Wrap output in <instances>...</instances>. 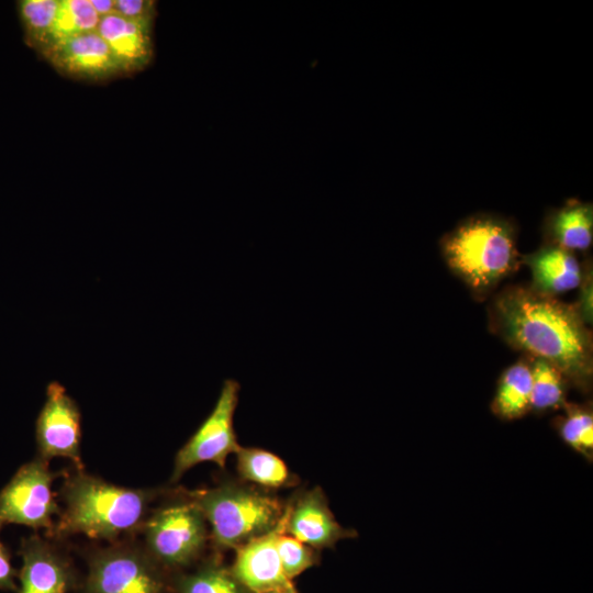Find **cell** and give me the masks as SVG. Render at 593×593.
I'll use <instances>...</instances> for the list:
<instances>
[{"instance_id": "6da1fadb", "label": "cell", "mask_w": 593, "mask_h": 593, "mask_svg": "<svg viewBox=\"0 0 593 593\" xmlns=\"http://www.w3.org/2000/svg\"><path fill=\"white\" fill-rule=\"evenodd\" d=\"M493 317L512 346L548 361L579 388H589L592 342L574 306L533 289L513 288L496 298Z\"/></svg>"}, {"instance_id": "7a4b0ae2", "label": "cell", "mask_w": 593, "mask_h": 593, "mask_svg": "<svg viewBox=\"0 0 593 593\" xmlns=\"http://www.w3.org/2000/svg\"><path fill=\"white\" fill-rule=\"evenodd\" d=\"M61 495L58 534L113 540L144 525L155 492L118 486L78 470L65 481Z\"/></svg>"}, {"instance_id": "3957f363", "label": "cell", "mask_w": 593, "mask_h": 593, "mask_svg": "<svg viewBox=\"0 0 593 593\" xmlns=\"http://www.w3.org/2000/svg\"><path fill=\"white\" fill-rule=\"evenodd\" d=\"M441 245L449 267L475 289L493 286L516 265L515 231L499 216L469 217Z\"/></svg>"}, {"instance_id": "277c9868", "label": "cell", "mask_w": 593, "mask_h": 593, "mask_svg": "<svg viewBox=\"0 0 593 593\" xmlns=\"http://www.w3.org/2000/svg\"><path fill=\"white\" fill-rule=\"evenodd\" d=\"M189 499L211 525L217 547L239 548L275 528L284 514L268 495L233 485L189 493Z\"/></svg>"}, {"instance_id": "5b68a950", "label": "cell", "mask_w": 593, "mask_h": 593, "mask_svg": "<svg viewBox=\"0 0 593 593\" xmlns=\"http://www.w3.org/2000/svg\"><path fill=\"white\" fill-rule=\"evenodd\" d=\"M47 460L36 458L20 467L0 491V527L18 524L35 529L54 528L53 517L61 510L53 494L56 478Z\"/></svg>"}, {"instance_id": "8992f818", "label": "cell", "mask_w": 593, "mask_h": 593, "mask_svg": "<svg viewBox=\"0 0 593 593\" xmlns=\"http://www.w3.org/2000/svg\"><path fill=\"white\" fill-rule=\"evenodd\" d=\"M144 528L149 552L169 567L189 564L206 539L205 518L190 500L158 510L146 518Z\"/></svg>"}, {"instance_id": "52a82bcc", "label": "cell", "mask_w": 593, "mask_h": 593, "mask_svg": "<svg viewBox=\"0 0 593 593\" xmlns=\"http://www.w3.org/2000/svg\"><path fill=\"white\" fill-rule=\"evenodd\" d=\"M238 394L239 383L234 379L225 380L212 412L178 451L171 475L172 482L204 461L223 467L228 455L238 450L240 446L234 430Z\"/></svg>"}, {"instance_id": "ba28073f", "label": "cell", "mask_w": 593, "mask_h": 593, "mask_svg": "<svg viewBox=\"0 0 593 593\" xmlns=\"http://www.w3.org/2000/svg\"><path fill=\"white\" fill-rule=\"evenodd\" d=\"M163 590L153 563L136 548H108L90 561L86 593H163Z\"/></svg>"}, {"instance_id": "9c48e42d", "label": "cell", "mask_w": 593, "mask_h": 593, "mask_svg": "<svg viewBox=\"0 0 593 593\" xmlns=\"http://www.w3.org/2000/svg\"><path fill=\"white\" fill-rule=\"evenodd\" d=\"M41 458L61 457L82 470L80 459L81 413L77 402L57 381L46 388V400L35 424Z\"/></svg>"}, {"instance_id": "30bf717a", "label": "cell", "mask_w": 593, "mask_h": 593, "mask_svg": "<svg viewBox=\"0 0 593 593\" xmlns=\"http://www.w3.org/2000/svg\"><path fill=\"white\" fill-rule=\"evenodd\" d=\"M41 56L59 74L78 80L104 81L123 75L97 31L60 43Z\"/></svg>"}, {"instance_id": "8fae6325", "label": "cell", "mask_w": 593, "mask_h": 593, "mask_svg": "<svg viewBox=\"0 0 593 593\" xmlns=\"http://www.w3.org/2000/svg\"><path fill=\"white\" fill-rule=\"evenodd\" d=\"M287 510L278 525L238 548L232 570L234 578L255 593H265L290 585L279 558L278 537L286 533Z\"/></svg>"}, {"instance_id": "7c38bea8", "label": "cell", "mask_w": 593, "mask_h": 593, "mask_svg": "<svg viewBox=\"0 0 593 593\" xmlns=\"http://www.w3.org/2000/svg\"><path fill=\"white\" fill-rule=\"evenodd\" d=\"M286 532L314 548L332 547L340 539L357 536L337 523L318 489L305 493L287 510Z\"/></svg>"}, {"instance_id": "4fadbf2b", "label": "cell", "mask_w": 593, "mask_h": 593, "mask_svg": "<svg viewBox=\"0 0 593 593\" xmlns=\"http://www.w3.org/2000/svg\"><path fill=\"white\" fill-rule=\"evenodd\" d=\"M23 566L20 593H67L72 572L66 559L48 542L31 536L21 544Z\"/></svg>"}, {"instance_id": "5bb4252c", "label": "cell", "mask_w": 593, "mask_h": 593, "mask_svg": "<svg viewBox=\"0 0 593 593\" xmlns=\"http://www.w3.org/2000/svg\"><path fill=\"white\" fill-rule=\"evenodd\" d=\"M153 23L125 19L113 12L100 18L97 33L107 43L123 75L145 68L153 57Z\"/></svg>"}, {"instance_id": "9a60e30c", "label": "cell", "mask_w": 593, "mask_h": 593, "mask_svg": "<svg viewBox=\"0 0 593 593\" xmlns=\"http://www.w3.org/2000/svg\"><path fill=\"white\" fill-rule=\"evenodd\" d=\"M525 262L533 275V290L553 296L575 289L582 282L581 267L575 256L557 246L547 245L527 256Z\"/></svg>"}, {"instance_id": "2e32d148", "label": "cell", "mask_w": 593, "mask_h": 593, "mask_svg": "<svg viewBox=\"0 0 593 593\" xmlns=\"http://www.w3.org/2000/svg\"><path fill=\"white\" fill-rule=\"evenodd\" d=\"M549 233L557 245L570 253L586 250L592 244L593 213L591 204L569 201L555 211L548 223Z\"/></svg>"}, {"instance_id": "e0dca14e", "label": "cell", "mask_w": 593, "mask_h": 593, "mask_svg": "<svg viewBox=\"0 0 593 593\" xmlns=\"http://www.w3.org/2000/svg\"><path fill=\"white\" fill-rule=\"evenodd\" d=\"M532 366L519 361L508 367L501 376L492 412L501 419L513 421L530 411Z\"/></svg>"}, {"instance_id": "ac0fdd59", "label": "cell", "mask_w": 593, "mask_h": 593, "mask_svg": "<svg viewBox=\"0 0 593 593\" xmlns=\"http://www.w3.org/2000/svg\"><path fill=\"white\" fill-rule=\"evenodd\" d=\"M100 18L90 0H59V5L38 55L79 35L97 31Z\"/></svg>"}, {"instance_id": "d6986e66", "label": "cell", "mask_w": 593, "mask_h": 593, "mask_svg": "<svg viewBox=\"0 0 593 593\" xmlns=\"http://www.w3.org/2000/svg\"><path fill=\"white\" fill-rule=\"evenodd\" d=\"M236 455L237 469L244 479L267 488H280L288 483L290 477L288 468L272 452L239 447Z\"/></svg>"}, {"instance_id": "ffe728a7", "label": "cell", "mask_w": 593, "mask_h": 593, "mask_svg": "<svg viewBox=\"0 0 593 593\" xmlns=\"http://www.w3.org/2000/svg\"><path fill=\"white\" fill-rule=\"evenodd\" d=\"M532 366L530 411L544 413L564 407L566 378L551 363L536 358Z\"/></svg>"}, {"instance_id": "44dd1931", "label": "cell", "mask_w": 593, "mask_h": 593, "mask_svg": "<svg viewBox=\"0 0 593 593\" xmlns=\"http://www.w3.org/2000/svg\"><path fill=\"white\" fill-rule=\"evenodd\" d=\"M564 415L556 422L562 441L582 456L588 462L593 460V413L588 405L566 404Z\"/></svg>"}, {"instance_id": "7402d4cb", "label": "cell", "mask_w": 593, "mask_h": 593, "mask_svg": "<svg viewBox=\"0 0 593 593\" xmlns=\"http://www.w3.org/2000/svg\"><path fill=\"white\" fill-rule=\"evenodd\" d=\"M58 5L59 0H20L16 3L24 42L37 53L44 46Z\"/></svg>"}, {"instance_id": "603a6c76", "label": "cell", "mask_w": 593, "mask_h": 593, "mask_svg": "<svg viewBox=\"0 0 593 593\" xmlns=\"http://www.w3.org/2000/svg\"><path fill=\"white\" fill-rule=\"evenodd\" d=\"M242 584L232 572L209 566L184 578L180 583V593H245Z\"/></svg>"}, {"instance_id": "cb8c5ba5", "label": "cell", "mask_w": 593, "mask_h": 593, "mask_svg": "<svg viewBox=\"0 0 593 593\" xmlns=\"http://www.w3.org/2000/svg\"><path fill=\"white\" fill-rule=\"evenodd\" d=\"M277 549L283 573L289 580L314 563V556L310 548L294 537L286 536L284 533L278 537Z\"/></svg>"}, {"instance_id": "d4e9b609", "label": "cell", "mask_w": 593, "mask_h": 593, "mask_svg": "<svg viewBox=\"0 0 593 593\" xmlns=\"http://www.w3.org/2000/svg\"><path fill=\"white\" fill-rule=\"evenodd\" d=\"M114 12L128 20L153 23L155 2L149 0H114Z\"/></svg>"}, {"instance_id": "484cf974", "label": "cell", "mask_w": 593, "mask_h": 593, "mask_svg": "<svg viewBox=\"0 0 593 593\" xmlns=\"http://www.w3.org/2000/svg\"><path fill=\"white\" fill-rule=\"evenodd\" d=\"M0 589L15 591V570L11 564L10 556L3 544L0 541Z\"/></svg>"}, {"instance_id": "4316f807", "label": "cell", "mask_w": 593, "mask_h": 593, "mask_svg": "<svg viewBox=\"0 0 593 593\" xmlns=\"http://www.w3.org/2000/svg\"><path fill=\"white\" fill-rule=\"evenodd\" d=\"M583 286L582 298L580 301V314L585 321L584 323L592 322V279L591 275L586 276L584 281L581 282Z\"/></svg>"}, {"instance_id": "83f0119b", "label": "cell", "mask_w": 593, "mask_h": 593, "mask_svg": "<svg viewBox=\"0 0 593 593\" xmlns=\"http://www.w3.org/2000/svg\"><path fill=\"white\" fill-rule=\"evenodd\" d=\"M90 2L99 18L114 12V0H90Z\"/></svg>"}, {"instance_id": "f1b7e54d", "label": "cell", "mask_w": 593, "mask_h": 593, "mask_svg": "<svg viewBox=\"0 0 593 593\" xmlns=\"http://www.w3.org/2000/svg\"><path fill=\"white\" fill-rule=\"evenodd\" d=\"M265 593H296V592L294 591V589L290 584L288 586L280 588V589H275V590H271V591H268V592H265Z\"/></svg>"}]
</instances>
